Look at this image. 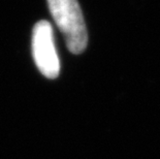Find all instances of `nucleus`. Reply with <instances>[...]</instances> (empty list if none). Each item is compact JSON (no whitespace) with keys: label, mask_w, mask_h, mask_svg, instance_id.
<instances>
[{"label":"nucleus","mask_w":160,"mask_h":159,"mask_svg":"<svg viewBox=\"0 0 160 159\" xmlns=\"http://www.w3.org/2000/svg\"><path fill=\"white\" fill-rule=\"evenodd\" d=\"M48 4L69 52L82 54L87 48L88 33L78 0H48Z\"/></svg>","instance_id":"obj_1"},{"label":"nucleus","mask_w":160,"mask_h":159,"mask_svg":"<svg viewBox=\"0 0 160 159\" xmlns=\"http://www.w3.org/2000/svg\"><path fill=\"white\" fill-rule=\"evenodd\" d=\"M32 53L39 72L48 79H56L60 72V62L54 43L52 25L45 20L37 22L33 28Z\"/></svg>","instance_id":"obj_2"}]
</instances>
